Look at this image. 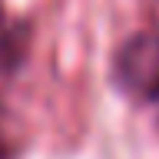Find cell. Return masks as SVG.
I'll return each mask as SVG.
<instances>
[{
    "label": "cell",
    "instance_id": "obj_1",
    "mask_svg": "<svg viewBox=\"0 0 159 159\" xmlns=\"http://www.w3.org/2000/svg\"><path fill=\"white\" fill-rule=\"evenodd\" d=\"M119 89L136 99H159V33H136L113 60Z\"/></svg>",
    "mask_w": 159,
    "mask_h": 159
},
{
    "label": "cell",
    "instance_id": "obj_2",
    "mask_svg": "<svg viewBox=\"0 0 159 159\" xmlns=\"http://www.w3.org/2000/svg\"><path fill=\"white\" fill-rule=\"evenodd\" d=\"M27 47H30V27L27 23H13L0 30V70H17L27 57Z\"/></svg>",
    "mask_w": 159,
    "mask_h": 159
},
{
    "label": "cell",
    "instance_id": "obj_3",
    "mask_svg": "<svg viewBox=\"0 0 159 159\" xmlns=\"http://www.w3.org/2000/svg\"><path fill=\"white\" fill-rule=\"evenodd\" d=\"M23 146V136H20V126L13 113L7 109V103L0 99V159H13Z\"/></svg>",
    "mask_w": 159,
    "mask_h": 159
},
{
    "label": "cell",
    "instance_id": "obj_4",
    "mask_svg": "<svg viewBox=\"0 0 159 159\" xmlns=\"http://www.w3.org/2000/svg\"><path fill=\"white\" fill-rule=\"evenodd\" d=\"M0 30H3V7H0Z\"/></svg>",
    "mask_w": 159,
    "mask_h": 159
}]
</instances>
